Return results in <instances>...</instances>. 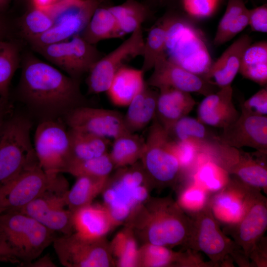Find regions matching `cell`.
Returning a JSON list of instances; mask_svg holds the SVG:
<instances>
[{"instance_id":"1","label":"cell","mask_w":267,"mask_h":267,"mask_svg":"<svg viewBox=\"0 0 267 267\" xmlns=\"http://www.w3.org/2000/svg\"><path fill=\"white\" fill-rule=\"evenodd\" d=\"M21 62L16 96L41 121L62 119L72 109L88 105L80 81L29 53Z\"/></svg>"},{"instance_id":"2","label":"cell","mask_w":267,"mask_h":267,"mask_svg":"<svg viewBox=\"0 0 267 267\" xmlns=\"http://www.w3.org/2000/svg\"><path fill=\"white\" fill-rule=\"evenodd\" d=\"M192 219L170 196L149 198L124 225L131 227L141 244L186 248Z\"/></svg>"},{"instance_id":"3","label":"cell","mask_w":267,"mask_h":267,"mask_svg":"<svg viewBox=\"0 0 267 267\" xmlns=\"http://www.w3.org/2000/svg\"><path fill=\"white\" fill-rule=\"evenodd\" d=\"M55 232L19 212L0 215V262L27 266L51 244Z\"/></svg>"},{"instance_id":"4","label":"cell","mask_w":267,"mask_h":267,"mask_svg":"<svg viewBox=\"0 0 267 267\" xmlns=\"http://www.w3.org/2000/svg\"><path fill=\"white\" fill-rule=\"evenodd\" d=\"M152 184L139 161L117 169L109 175L101 192L102 205L114 227L126 224L150 197Z\"/></svg>"},{"instance_id":"5","label":"cell","mask_w":267,"mask_h":267,"mask_svg":"<svg viewBox=\"0 0 267 267\" xmlns=\"http://www.w3.org/2000/svg\"><path fill=\"white\" fill-rule=\"evenodd\" d=\"M163 18L166 25L167 58L204 77L213 62L201 32L184 17L171 15Z\"/></svg>"},{"instance_id":"6","label":"cell","mask_w":267,"mask_h":267,"mask_svg":"<svg viewBox=\"0 0 267 267\" xmlns=\"http://www.w3.org/2000/svg\"><path fill=\"white\" fill-rule=\"evenodd\" d=\"M32 121L13 111L0 124V185L39 161L30 138Z\"/></svg>"},{"instance_id":"7","label":"cell","mask_w":267,"mask_h":267,"mask_svg":"<svg viewBox=\"0 0 267 267\" xmlns=\"http://www.w3.org/2000/svg\"><path fill=\"white\" fill-rule=\"evenodd\" d=\"M140 161L153 188L174 187L182 173L171 139L156 117L149 127Z\"/></svg>"},{"instance_id":"8","label":"cell","mask_w":267,"mask_h":267,"mask_svg":"<svg viewBox=\"0 0 267 267\" xmlns=\"http://www.w3.org/2000/svg\"><path fill=\"white\" fill-rule=\"evenodd\" d=\"M103 0H59L41 8L51 17L53 24L43 34L28 40L32 48L68 40L80 35L95 9Z\"/></svg>"},{"instance_id":"9","label":"cell","mask_w":267,"mask_h":267,"mask_svg":"<svg viewBox=\"0 0 267 267\" xmlns=\"http://www.w3.org/2000/svg\"><path fill=\"white\" fill-rule=\"evenodd\" d=\"M67 190L68 182L60 174H47L36 165L0 185V215L18 211L47 191Z\"/></svg>"},{"instance_id":"10","label":"cell","mask_w":267,"mask_h":267,"mask_svg":"<svg viewBox=\"0 0 267 267\" xmlns=\"http://www.w3.org/2000/svg\"><path fill=\"white\" fill-rule=\"evenodd\" d=\"M191 234L186 248L205 254L215 267L225 263L231 256L237 260L244 253L242 249L222 231L209 203L190 215Z\"/></svg>"},{"instance_id":"11","label":"cell","mask_w":267,"mask_h":267,"mask_svg":"<svg viewBox=\"0 0 267 267\" xmlns=\"http://www.w3.org/2000/svg\"><path fill=\"white\" fill-rule=\"evenodd\" d=\"M62 119L41 121L35 131L34 149L40 166L47 174L64 173L71 157L69 129Z\"/></svg>"},{"instance_id":"12","label":"cell","mask_w":267,"mask_h":267,"mask_svg":"<svg viewBox=\"0 0 267 267\" xmlns=\"http://www.w3.org/2000/svg\"><path fill=\"white\" fill-rule=\"evenodd\" d=\"M33 49L69 76L80 81L103 56L95 45L88 43L80 35Z\"/></svg>"},{"instance_id":"13","label":"cell","mask_w":267,"mask_h":267,"mask_svg":"<svg viewBox=\"0 0 267 267\" xmlns=\"http://www.w3.org/2000/svg\"><path fill=\"white\" fill-rule=\"evenodd\" d=\"M52 243L59 262L64 267H115L105 237L89 239L73 232L55 237Z\"/></svg>"},{"instance_id":"14","label":"cell","mask_w":267,"mask_h":267,"mask_svg":"<svg viewBox=\"0 0 267 267\" xmlns=\"http://www.w3.org/2000/svg\"><path fill=\"white\" fill-rule=\"evenodd\" d=\"M144 40L142 27L109 53L103 55L88 72L86 79L88 94L106 91L116 73L126 62L142 56Z\"/></svg>"},{"instance_id":"15","label":"cell","mask_w":267,"mask_h":267,"mask_svg":"<svg viewBox=\"0 0 267 267\" xmlns=\"http://www.w3.org/2000/svg\"><path fill=\"white\" fill-rule=\"evenodd\" d=\"M207 157L230 175L267 193V169L262 159L249 153L219 142L205 153Z\"/></svg>"},{"instance_id":"16","label":"cell","mask_w":267,"mask_h":267,"mask_svg":"<svg viewBox=\"0 0 267 267\" xmlns=\"http://www.w3.org/2000/svg\"><path fill=\"white\" fill-rule=\"evenodd\" d=\"M62 120L70 129L106 138L115 139L130 133L125 125L124 115L112 110L81 106L69 111Z\"/></svg>"},{"instance_id":"17","label":"cell","mask_w":267,"mask_h":267,"mask_svg":"<svg viewBox=\"0 0 267 267\" xmlns=\"http://www.w3.org/2000/svg\"><path fill=\"white\" fill-rule=\"evenodd\" d=\"M146 85L158 88H173L207 96L218 88L204 77L192 73L168 59L166 55L156 61Z\"/></svg>"},{"instance_id":"18","label":"cell","mask_w":267,"mask_h":267,"mask_svg":"<svg viewBox=\"0 0 267 267\" xmlns=\"http://www.w3.org/2000/svg\"><path fill=\"white\" fill-rule=\"evenodd\" d=\"M261 189L249 185L236 177H230L227 184L210 200L212 213L220 223L228 225L238 222Z\"/></svg>"},{"instance_id":"19","label":"cell","mask_w":267,"mask_h":267,"mask_svg":"<svg viewBox=\"0 0 267 267\" xmlns=\"http://www.w3.org/2000/svg\"><path fill=\"white\" fill-rule=\"evenodd\" d=\"M67 191H47L17 212L31 217L55 232L70 234L74 232L73 212L65 208L64 194Z\"/></svg>"},{"instance_id":"20","label":"cell","mask_w":267,"mask_h":267,"mask_svg":"<svg viewBox=\"0 0 267 267\" xmlns=\"http://www.w3.org/2000/svg\"><path fill=\"white\" fill-rule=\"evenodd\" d=\"M267 228V200L261 191L253 199L246 213L236 223L225 225V234H229L234 242L249 256Z\"/></svg>"},{"instance_id":"21","label":"cell","mask_w":267,"mask_h":267,"mask_svg":"<svg viewBox=\"0 0 267 267\" xmlns=\"http://www.w3.org/2000/svg\"><path fill=\"white\" fill-rule=\"evenodd\" d=\"M221 143L238 148L248 147L267 154V116L240 113L232 123L218 135Z\"/></svg>"},{"instance_id":"22","label":"cell","mask_w":267,"mask_h":267,"mask_svg":"<svg viewBox=\"0 0 267 267\" xmlns=\"http://www.w3.org/2000/svg\"><path fill=\"white\" fill-rule=\"evenodd\" d=\"M176 252L170 248L150 243L141 244L138 247L137 267H212L211 262H205L197 252L186 249Z\"/></svg>"},{"instance_id":"23","label":"cell","mask_w":267,"mask_h":267,"mask_svg":"<svg viewBox=\"0 0 267 267\" xmlns=\"http://www.w3.org/2000/svg\"><path fill=\"white\" fill-rule=\"evenodd\" d=\"M232 96L231 85L205 96L198 106V120L206 126L222 129L232 123L240 114L233 104Z\"/></svg>"},{"instance_id":"24","label":"cell","mask_w":267,"mask_h":267,"mask_svg":"<svg viewBox=\"0 0 267 267\" xmlns=\"http://www.w3.org/2000/svg\"><path fill=\"white\" fill-rule=\"evenodd\" d=\"M251 43L248 35L240 36L213 62L205 78L219 89L230 86L239 73L243 53Z\"/></svg>"},{"instance_id":"25","label":"cell","mask_w":267,"mask_h":267,"mask_svg":"<svg viewBox=\"0 0 267 267\" xmlns=\"http://www.w3.org/2000/svg\"><path fill=\"white\" fill-rule=\"evenodd\" d=\"M74 232L84 238L105 237L115 227L112 218L102 204H90L73 212Z\"/></svg>"},{"instance_id":"26","label":"cell","mask_w":267,"mask_h":267,"mask_svg":"<svg viewBox=\"0 0 267 267\" xmlns=\"http://www.w3.org/2000/svg\"><path fill=\"white\" fill-rule=\"evenodd\" d=\"M155 117L165 130L187 116L196 102L190 93L166 88L159 89Z\"/></svg>"},{"instance_id":"27","label":"cell","mask_w":267,"mask_h":267,"mask_svg":"<svg viewBox=\"0 0 267 267\" xmlns=\"http://www.w3.org/2000/svg\"><path fill=\"white\" fill-rule=\"evenodd\" d=\"M169 138L177 142H188L206 153L220 141L219 136L211 131L198 119L184 116L165 130Z\"/></svg>"},{"instance_id":"28","label":"cell","mask_w":267,"mask_h":267,"mask_svg":"<svg viewBox=\"0 0 267 267\" xmlns=\"http://www.w3.org/2000/svg\"><path fill=\"white\" fill-rule=\"evenodd\" d=\"M144 74L141 69L126 65L120 68L106 91L110 101L117 106H128L145 87Z\"/></svg>"},{"instance_id":"29","label":"cell","mask_w":267,"mask_h":267,"mask_svg":"<svg viewBox=\"0 0 267 267\" xmlns=\"http://www.w3.org/2000/svg\"><path fill=\"white\" fill-rule=\"evenodd\" d=\"M158 96V93L146 85L128 105L124 120L129 132L140 131L153 121L156 115Z\"/></svg>"},{"instance_id":"30","label":"cell","mask_w":267,"mask_h":267,"mask_svg":"<svg viewBox=\"0 0 267 267\" xmlns=\"http://www.w3.org/2000/svg\"><path fill=\"white\" fill-rule=\"evenodd\" d=\"M249 9L243 0H228L213 40L215 45L223 44L232 39L248 26Z\"/></svg>"},{"instance_id":"31","label":"cell","mask_w":267,"mask_h":267,"mask_svg":"<svg viewBox=\"0 0 267 267\" xmlns=\"http://www.w3.org/2000/svg\"><path fill=\"white\" fill-rule=\"evenodd\" d=\"M88 43L95 45L100 41L123 37L117 20L108 8L99 6L80 35Z\"/></svg>"},{"instance_id":"32","label":"cell","mask_w":267,"mask_h":267,"mask_svg":"<svg viewBox=\"0 0 267 267\" xmlns=\"http://www.w3.org/2000/svg\"><path fill=\"white\" fill-rule=\"evenodd\" d=\"M239 73L245 78L265 87L267 84V42L251 44L245 49Z\"/></svg>"},{"instance_id":"33","label":"cell","mask_w":267,"mask_h":267,"mask_svg":"<svg viewBox=\"0 0 267 267\" xmlns=\"http://www.w3.org/2000/svg\"><path fill=\"white\" fill-rule=\"evenodd\" d=\"M108 178L87 176L77 177L72 188L64 194L67 208L74 212L91 204L93 199L101 193Z\"/></svg>"},{"instance_id":"34","label":"cell","mask_w":267,"mask_h":267,"mask_svg":"<svg viewBox=\"0 0 267 267\" xmlns=\"http://www.w3.org/2000/svg\"><path fill=\"white\" fill-rule=\"evenodd\" d=\"M68 129L71 143V157L68 164L72 161L98 157L107 152L108 138L70 128Z\"/></svg>"},{"instance_id":"35","label":"cell","mask_w":267,"mask_h":267,"mask_svg":"<svg viewBox=\"0 0 267 267\" xmlns=\"http://www.w3.org/2000/svg\"><path fill=\"white\" fill-rule=\"evenodd\" d=\"M114 140L109 154L114 168L130 166L140 160L145 146V140L142 137L128 133Z\"/></svg>"},{"instance_id":"36","label":"cell","mask_w":267,"mask_h":267,"mask_svg":"<svg viewBox=\"0 0 267 267\" xmlns=\"http://www.w3.org/2000/svg\"><path fill=\"white\" fill-rule=\"evenodd\" d=\"M193 175V182L210 192L216 193L228 182L230 175L207 156L200 153Z\"/></svg>"},{"instance_id":"37","label":"cell","mask_w":267,"mask_h":267,"mask_svg":"<svg viewBox=\"0 0 267 267\" xmlns=\"http://www.w3.org/2000/svg\"><path fill=\"white\" fill-rule=\"evenodd\" d=\"M115 266L137 267V240L132 229L124 226L109 242Z\"/></svg>"},{"instance_id":"38","label":"cell","mask_w":267,"mask_h":267,"mask_svg":"<svg viewBox=\"0 0 267 267\" xmlns=\"http://www.w3.org/2000/svg\"><path fill=\"white\" fill-rule=\"evenodd\" d=\"M19 44L12 39L0 41V98L10 99L11 80L21 61Z\"/></svg>"},{"instance_id":"39","label":"cell","mask_w":267,"mask_h":267,"mask_svg":"<svg viewBox=\"0 0 267 267\" xmlns=\"http://www.w3.org/2000/svg\"><path fill=\"white\" fill-rule=\"evenodd\" d=\"M108 8L115 16L122 36L141 27L148 15L146 6L136 0H127Z\"/></svg>"},{"instance_id":"40","label":"cell","mask_w":267,"mask_h":267,"mask_svg":"<svg viewBox=\"0 0 267 267\" xmlns=\"http://www.w3.org/2000/svg\"><path fill=\"white\" fill-rule=\"evenodd\" d=\"M166 25L163 17L151 28L144 41L141 68L144 73L153 68L159 57L166 55Z\"/></svg>"},{"instance_id":"41","label":"cell","mask_w":267,"mask_h":267,"mask_svg":"<svg viewBox=\"0 0 267 267\" xmlns=\"http://www.w3.org/2000/svg\"><path fill=\"white\" fill-rule=\"evenodd\" d=\"M114 169L109 153L106 152L95 158L71 161L64 173L70 174L76 178L83 176L106 178L109 177Z\"/></svg>"},{"instance_id":"42","label":"cell","mask_w":267,"mask_h":267,"mask_svg":"<svg viewBox=\"0 0 267 267\" xmlns=\"http://www.w3.org/2000/svg\"><path fill=\"white\" fill-rule=\"evenodd\" d=\"M53 24L50 16L44 9L34 7L20 21L21 33L27 41L50 29Z\"/></svg>"},{"instance_id":"43","label":"cell","mask_w":267,"mask_h":267,"mask_svg":"<svg viewBox=\"0 0 267 267\" xmlns=\"http://www.w3.org/2000/svg\"><path fill=\"white\" fill-rule=\"evenodd\" d=\"M209 193L194 182L180 194L177 203L190 215L198 212L210 202Z\"/></svg>"},{"instance_id":"44","label":"cell","mask_w":267,"mask_h":267,"mask_svg":"<svg viewBox=\"0 0 267 267\" xmlns=\"http://www.w3.org/2000/svg\"><path fill=\"white\" fill-rule=\"evenodd\" d=\"M183 8L190 16L197 19L210 17L216 9L219 0H182Z\"/></svg>"},{"instance_id":"45","label":"cell","mask_w":267,"mask_h":267,"mask_svg":"<svg viewBox=\"0 0 267 267\" xmlns=\"http://www.w3.org/2000/svg\"><path fill=\"white\" fill-rule=\"evenodd\" d=\"M241 112L251 115L265 116L267 115V87L260 89L241 105Z\"/></svg>"},{"instance_id":"46","label":"cell","mask_w":267,"mask_h":267,"mask_svg":"<svg viewBox=\"0 0 267 267\" xmlns=\"http://www.w3.org/2000/svg\"><path fill=\"white\" fill-rule=\"evenodd\" d=\"M248 26L253 32H267V4L249 9Z\"/></svg>"},{"instance_id":"47","label":"cell","mask_w":267,"mask_h":267,"mask_svg":"<svg viewBox=\"0 0 267 267\" xmlns=\"http://www.w3.org/2000/svg\"><path fill=\"white\" fill-rule=\"evenodd\" d=\"M11 30L10 22L3 13H0V41L10 39Z\"/></svg>"},{"instance_id":"48","label":"cell","mask_w":267,"mask_h":267,"mask_svg":"<svg viewBox=\"0 0 267 267\" xmlns=\"http://www.w3.org/2000/svg\"><path fill=\"white\" fill-rule=\"evenodd\" d=\"M13 111V106L10 99L0 98V124Z\"/></svg>"},{"instance_id":"49","label":"cell","mask_w":267,"mask_h":267,"mask_svg":"<svg viewBox=\"0 0 267 267\" xmlns=\"http://www.w3.org/2000/svg\"><path fill=\"white\" fill-rule=\"evenodd\" d=\"M27 267H56L55 265L50 260V257L47 256H45L44 257L39 258L38 260H35L30 264H29Z\"/></svg>"},{"instance_id":"50","label":"cell","mask_w":267,"mask_h":267,"mask_svg":"<svg viewBox=\"0 0 267 267\" xmlns=\"http://www.w3.org/2000/svg\"><path fill=\"white\" fill-rule=\"evenodd\" d=\"M59 0H32L34 7L43 8L47 7Z\"/></svg>"},{"instance_id":"51","label":"cell","mask_w":267,"mask_h":267,"mask_svg":"<svg viewBox=\"0 0 267 267\" xmlns=\"http://www.w3.org/2000/svg\"><path fill=\"white\" fill-rule=\"evenodd\" d=\"M13 0H0V13H3L8 8Z\"/></svg>"}]
</instances>
